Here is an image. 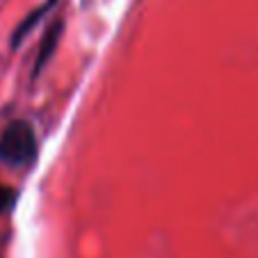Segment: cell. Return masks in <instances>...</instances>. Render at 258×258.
Listing matches in <instances>:
<instances>
[{
  "mask_svg": "<svg viewBox=\"0 0 258 258\" xmlns=\"http://www.w3.org/2000/svg\"><path fill=\"white\" fill-rule=\"evenodd\" d=\"M37 156V137H34L32 123L12 121L0 137V160L10 167L30 165Z\"/></svg>",
  "mask_w": 258,
  "mask_h": 258,
  "instance_id": "6da1fadb",
  "label": "cell"
},
{
  "mask_svg": "<svg viewBox=\"0 0 258 258\" xmlns=\"http://www.w3.org/2000/svg\"><path fill=\"white\" fill-rule=\"evenodd\" d=\"M62 30H64V23L59 19H53L50 25L46 28L44 37H41V44H39V50H37V62H34V78L44 71V67L50 62V57L55 55V48L59 44V37H62Z\"/></svg>",
  "mask_w": 258,
  "mask_h": 258,
  "instance_id": "7a4b0ae2",
  "label": "cell"
},
{
  "mask_svg": "<svg viewBox=\"0 0 258 258\" xmlns=\"http://www.w3.org/2000/svg\"><path fill=\"white\" fill-rule=\"evenodd\" d=\"M53 5H57V0H46V3L39 7V10L30 12V14L25 16V21L19 25V28H16V32L12 34V46H14V48L21 44V41L25 39V37H28V34H30V30H32L34 25L39 23V19H44V16L48 14L50 10H53Z\"/></svg>",
  "mask_w": 258,
  "mask_h": 258,
  "instance_id": "3957f363",
  "label": "cell"
},
{
  "mask_svg": "<svg viewBox=\"0 0 258 258\" xmlns=\"http://www.w3.org/2000/svg\"><path fill=\"white\" fill-rule=\"evenodd\" d=\"M14 201H16V192L12 190V187H7V185L0 183V213L10 210L12 206H14Z\"/></svg>",
  "mask_w": 258,
  "mask_h": 258,
  "instance_id": "277c9868",
  "label": "cell"
}]
</instances>
